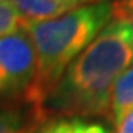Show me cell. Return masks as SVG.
Listing matches in <instances>:
<instances>
[{
	"instance_id": "5b68a950",
	"label": "cell",
	"mask_w": 133,
	"mask_h": 133,
	"mask_svg": "<svg viewBox=\"0 0 133 133\" xmlns=\"http://www.w3.org/2000/svg\"><path fill=\"white\" fill-rule=\"evenodd\" d=\"M26 24L48 21L82 5L85 0H10Z\"/></svg>"
},
{
	"instance_id": "ba28073f",
	"label": "cell",
	"mask_w": 133,
	"mask_h": 133,
	"mask_svg": "<svg viewBox=\"0 0 133 133\" xmlns=\"http://www.w3.org/2000/svg\"><path fill=\"white\" fill-rule=\"evenodd\" d=\"M24 29V21L10 0H0V37Z\"/></svg>"
},
{
	"instance_id": "7a4b0ae2",
	"label": "cell",
	"mask_w": 133,
	"mask_h": 133,
	"mask_svg": "<svg viewBox=\"0 0 133 133\" xmlns=\"http://www.w3.org/2000/svg\"><path fill=\"white\" fill-rule=\"evenodd\" d=\"M112 19L111 2L77 6L58 18L26 24L35 55V74L23 103L45 119V101L68 66L87 48Z\"/></svg>"
},
{
	"instance_id": "9c48e42d",
	"label": "cell",
	"mask_w": 133,
	"mask_h": 133,
	"mask_svg": "<svg viewBox=\"0 0 133 133\" xmlns=\"http://www.w3.org/2000/svg\"><path fill=\"white\" fill-rule=\"evenodd\" d=\"M111 10H112V19L127 23L133 29V0H112Z\"/></svg>"
},
{
	"instance_id": "277c9868",
	"label": "cell",
	"mask_w": 133,
	"mask_h": 133,
	"mask_svg": "<svg viewBox=\"0 0 133 133\" xmlns=\"http://www.w3.org/2000/svg\"><path fill=\"white\" fill-rule=\"evenodd\" d=\"M45 119L23 101L0 103V133H34Z\"/></svg>"
},
{
	"instance_id": "3957f363",
	"label": "cell",
	"mask_w": 133,
	"mask_h": 133,
	"mask_svg": "<svg viewBox=\"0 0 133 133\" xmlns=\"http://www.w3.org/2000/svg\"><path fill=\"white\" fill-rule=\"evenodd\" d=\"M35 74V55L26 29L0 37V103L23 101Z\"/></svg>"
},
{
	"instance_id": "30bf717a",
	"label": "cell",
	"mask_w": 133,
	"mask_h": 133,
	"mask_svg": "<svg viewBox=\"0 0 133 133\" xmlns=\"http://www.w3.org/2000/svg\"><path fill=\"white\" fill-rule=\"evenodd\" d=\"M114 128H116L114 133H133V109L128 111Z\"/></svg>"
},
{
	"instance_id": "6da1fadb",
	"label": "cell",
	"mask_w": 133,
	"mask_h": 133,
	"mask_svg": "<svg viewBox=\"0 0 133 133\" xmlns=\"http://www.w3.org/2000/svg\"><path fill=\"white\" fill-rule=\"evenodd\" d=\"M133 66V29L111 19L64 71L45 101L48 119H106L111 122V90Z\"/></svg>"
},
{
	"instance_id": "52a82bcc",
	"label": "cell",
	"mask_w": 133,
	"mask_h": 133,
	"mask_svg": "<svg viewBox=\"0 0 133 133\" xmlns=\"http://www.w3.org/2000/svg\"><path fill=\"white\" fill-rule=\"evenodd\" d=\"M34 133H112L98 120L53 117L45 120Z\"/></svg>"
},
{
	"instance_id": "8992f818",
	"label": "cell",
	"mask_w": 133,
	"mask_h": 133,
	"mask_svg": "<svg viewBox=\"0 0 133 133\" xmlns=\"http://www.w3.org/2000/svg\"><path fill=\"white\" fill-rule=\"evenodd\" d=\"M133 109V66L116 80L111 90V123L114 127Z\"/></svg>"
},
{
	"instance_id": "8fae6325",
	"label": "cell",
	"mask_w": 133,
	"mask_h": 133,
	"mask_svg": "<svg viewBox=\"0 0 133 133\" xmlns=\"http://www.w3.org/2000/svg\"><path fill=\"white\" fill-rule=\"evenodd\" d=\"M85 2L88 5V3H98V2H111V0H85Z\"/></svg>"
}]
</instances>
